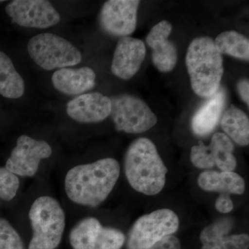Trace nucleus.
Instances as JSON below:
<instances>
[{"instance_id":"f257e3e1","label":"nucleus","mask_w":249,"mask_h":249,"mask_svg":"<svg viewBox=\"0 0 249 249\" xmlns=\"http://www.w3.org/2000/svg\"><path fill=\"white\" fill-rule=\"evenodd\" d=\"M120 165L113 158L77 165L65 177V192L69 199L83 206L96 207L107 199L115 186Z\"/></svg>"},{"instance_id":"f03ea898","label":"nucleus","mask_w":249,"mask_h":249,"mask_svg":"<svg viewBox=\"0 0 249 249\" xmlns=\"http://www.w3.org/2000/svg\"><path fill=\"white\" fill-rule=\"evenodd\" d=\"M126 178L135 191L153 196L164 188L168 168L154 142L139 138L130 144L124 155Z\"/></svg>"},{"instance_id":"7ed1b4c3","label":"nucleus","mask_w":249,"mask_h":249,"mask_svg":"<svg viewBox=\"0 0 249 249\" xmlns=\"http://www.w3.org/2000/svg\"><path fill=\"white\" fill-rule=\"evenodd\" d=\"M186 62L191 87L198 96L211 98L219 90L224 73L222 54L211 37H199L187 50Z\"/></svg>"},{"instance_id":"20e7f679","label":"nucleus","mask_w":249,"mask_h":249,"mask_svg":"<svg viewBox=\"0 0 249 249\" xmlns=\"http://www.w3.org/2000/svg\"><path fill=\"white\" fill-rule=\"evenodd\" d=\"M33 235L29 249H55L65 228V215L60 204L49 196L37 198L29 213Z\"/></svg>"},{"instance_id":"39448f33","label":"nucleus","mask_w":249,"mask_h":249,"mask_svg":"<svg viewBox=\"0 0 249 249\" xmlns=\"http://www.w3.org/2000/svg\"><path fill=\"white\" fill-rule=\"evenodd\" d=\"M31 59L45 70L66 68L80 63V51L70 41L49 33L34 36L28 42Z\"/></svg>"},{"instance_id":"423d86ee","label":"nucleus","mask_w":249,"mask_h":249,"mask_svg":"<svg viewBox=\"0 0 249 249\" xmlns=\"http://www.w3.org/2000/svg\"><path fill=\"white\" fill-rule=\"evenodd\" d=\"M179 227L178 216L172 210L161 209L139 217L129 232L128 249H147Z\"/></svg>"},{"instance_id":"0eeeda50","label":"nucleus","mask_w":249,"mask_h":249,"mask_svg":"<svg viewBox=\"0 0 249 249\" xmlns=\"http://www.w3.org/2000/svg\"><path fill=\"white\" fill-rule=\"evenodd\" d=\"M111 101L110 115L118 131L142 133L157 124V116L140 98L124 94L113 98Z\"/></svg>"},{"instance_id":"6e6552de","label":"nucleus","mask_w":249,"mask_h":249,"mask_svg":"<svg viewBox=\"0 0 249 249\" xmlns=\"http://www.w3.org/2000/svg\"><path fill=\"white\" fill-rule=\"evenodd\" d=\"M5 11L13 22L23 27L47 29L60 21V14L47 0H14Z\"/></svg>"},{"instance_id":"1a4fd4ad","label":"nucleus","mask_w":249,"mask_h":249,"mask_svg":"<svg viewBox=\"0 0 249 249\" xmlns=\"http://www.w3.org/2000/svg\"><path fill=\"white\" fill-rule=\"evenodd\" d=\"M52 155V149L48 142L22 135L18 139L5 168L16 175L31 178L38 170L41 160Z\"/></svg>"},{"instance_id":"9d476101","label":"nucleus","mask_w":249,"mask_h":249,"mask_svg":"<svg viewBox=\"0 0 249 249\" xmlns=\"http://www.w3.org/2000/svg\"><path fill=\"white\" fill-rule=\"evenodd\" d=\"M230 138L222 132H216L208 146L199 142V145L192 147L191 162L200 169H210L216 165L222 171H233L237 166Z\"/></svg>"},{"instance_id":"9b49d317","label":"nucleus","mask_w":249,"mask_h":249,"mask_svg":"<svg viewBox=\"0 0 249 249\" xmlns=\"http://www.w3.org/2000/svg\"><path fill=\"white\" fill-rule=\"evenodd\" d=\"M140 1L109 0L103 4L100 24L110 35L125 37L132 34L137 26V11Z\"/></svg>"},{"instance_id":"f8f14e48","label":"nucleus","mask_w":249,"mask_h":249,"mask_svg":"<svg viewBox=\"0 0 249 249\" xmlns=\"http://www.w3.org/2000/svg\"><path fill=\"white\" fill-rule=\"evenodd\" d=\"M145 56V46L142 40L130 36L121 37L113 56L111 72L121 79H131L139 71Z\"/></svg>"},{"instance_id":"ddd939ff","label":"nucleus","mask_w":249,"mask_h":249,"mask_svg":"<svg viewBox=\"0 0 249 249\" xmlns=\"http://www.w3.org/2000/svg\"><path fill=\"white\" fill-rule=\"evenodd\" d=\"M66 110L68 116L77 122H101L110 115L111 98L98 92L83 93L67 103Z\"/></svg>"},{"instance_id":"4468645a","label":"nucleus","mask_w":249,"mask_h":249,"mask_svg":"<svg viewBox=\"0 0 249 249\" xmlns=\"http://www.w3.org/2000/svg\"><path fill=\"white\" fill-rule=\"evenodd\" d=\"M172 29L171 24L163 20L152 27L146 37L147 44L152 49V62L161 72L171 71L178 62L176 46L168 40Z\"/></svg>"},{"instance_id":"2eb2a0df","label":"nucleus","mask_w":249,"mask_h":249,"mask_svg":"<svg viewBox=\"0 0 249 249\" xmlns=\"http://www.w3.org/2000/svg\"><path fill=\"white\" fill-rule=\"evenodd\" d=\"M233 226L234 221L225 217L205 227L200 234L201 249H248V235H229Z\"/></svg>"},{"instance_id":"dca6fc26","label":"nucleus","mask_w":249,"mask_h":249,"mask_svg":"<svg viewBox=\"0 0 249 249\" xmlns=\"http://www.w3.org/2000/svg\"><path fill=\"white\" fill-rule=\"evenodd\" d=\"M96 73L92 69L62 68L54 72L52 83L60 92L67 95H81L92 89L96 84Z\"/></svg>"},{"instance_id":"f3484780","label":"nucleus","mask_w":249,"mask_h":249,"mask_svg":"<svg viewBox=\"0 0 249 249\" xmlns=\"http://www.w3.org/2000/svg\"><path fill=\"white\" fill-rule=\"evenodd\" d=\"M225 103V91L218 90L193 116L191 122L193 132L199 137L211 133L219 123Z\"/></svg>"},{"instance_id":"a211bd4d","label":"nucleus","mask_w":249,"mask_h":249,"mask_svg":"<svg viewBox=\"0 0 249 249\" xmlns=\"http://www.w3.org/2000/svg\"><path fill=\"white\" fill-rule=\"evenodd\" d=\"M197 183L205 191L220 194L242 195L245 191V179L233 171H204L198 178Z\"/></svg>"},{"instance_id":"6ab92c4d","label":"nucleus","mask_w":249,"mask_h":249,"mask_svg":"<svg viewBox=\"0 0 249 249\" xmlns=\"http://www.w3.org/2000/svg\"><path fill=\"white\" fill-rule=\"evenodd\" d=\"M25 91L24 80L11 59L0 52V94L10 99L22 97Z\"/></svg>"},{"instance_id":"aec40b11","label":"nucleus","mask_w":249,"mask_h":249,"mask_svg":"<svg viewBox=\"0 0 249 249\" xmlns=\"http://www.w3.org/2000/svg\"><path fill=\"white\" fill-rule=\"evenodd\" d=\"M221 125L223 130L236 143L247 146L249 143V120L243 111L232 106L222 116Z\"/></svg>"},{"instance_id":"412c9836","label":"nucleus","mask_w":249,"mask_h":249,"mask_svg":"<svg viewBox=\"0 0 249 249\" xmlns=\"http://www.w3.org/2000/svg\"><path fill=\"white\" fill-rule=\"evenodd\" d=\"M103 226L96 218L82 219L71 229L70 244L73 249H96Z\"/></svg>"},{"instance_id":"4be33fe9","label":"nucleus","mask_w":249,"mask_h":249,"mask_svg":"<svg viewBox=\"0 0 249 249\" xmlns=\"http://www.w3.org/2000/svg\"><path fill=\"white\" fill-rule=\"evenodd\" d=\"M214 44L221 54L249 61V41L242 34L234 31H224L216 37Z\"/></svg>"},{"instance_id":"5701e85b","label":"nucleus","mask_w":249,"mask_h":249,"mask_svg":"<svg viewBox=\"0 0 249 249\" xmlns=\"http://www.w3.org/2000/svg\"><path fill=\"white\" fill-rule=\"evenodd\" d=\"M0 249H24L20 236L3 218H0Z\"/></svg>"},{"instance_id":"b1692460","label":"nucleus","mask_w":249,"mask_h":249,"mask_svg":"<svg viewBox=\"0 0 249 249\" xmlns=\"http://www.w3.org/2000/svg\"><path fill=\"white\" fill-rule=\"evenodd\" d=\"M125 237L121 231L110 227L101 228L96 249H121Z\"/></svg>"},{"instance_id":"393cba45","label":"nucleus","mask_w":249,"mask_h":249,"mask_svg":"<svg viewBox=\"0 0 249 249\" xmlns=\"http://www.w3.org/2000/svg\"><path fill=\"white\" fill-rule=\"evenodd\" d=\"M19 186L17 175L6 168H0V199L6 201L12 200L17 195Z\"/></svg>"},{"instance_id":"a878e982","label":"nucleus","mask_w":249,"mask_h":249,"mask_svg":"<svg viewBox=\"0 0 249 249\" xmlns=\"http://www.w3.org/2000/svg\"><path fill=\"white\" fill-rule=\"evenodd\" d=\"M147 249H181V243L173 235L166 236Z\"/></svg>"},{"instance_id":"bb28decb","label":"nucleus","mask_w":249,"mask_h":249,"mask_svg":"<svg viewBox=\"0 0 249 249\" xmlns=\"http://www.w3.org/2000/svg\"><path fill=\"white\" fill-rule=\"evenodd\" d=\"M216 209L221 213H229L233 209L234 205L230 196L228 194H220L215 201Z\"/></svg>"},{"instance_id":"cd10ccee","label":"nucleus","mask_w":249,"mask_h":249,"mask_svg":"<svg viewBox=\"0 0 249 249\" xmlns=\"http://www.w3.org/2000/svg\"><path fill=\"white\" fill-rule=\"evenodd\" d=\"M237 90L240 93L241 98L249 106V80L244 79L237 83Z\"/></svg>"},{"instance_id":"c85d7f7f","label":"nucleus","mask_w":249,"mask_h":249,"mask_svg":"<svg viewBox=\"0 0 249 249\" xmlns=\"http://www.w3.org/2000/svg\"><path fill=\"white\" fill-rule=\"evenodd\" d=\"M1 2H4V1H1V0H0V3H1Z\"/></svg>"}]
</instances>
